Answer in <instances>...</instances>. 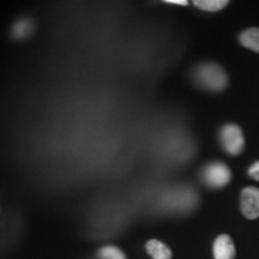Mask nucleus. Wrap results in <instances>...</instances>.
<instances>
[{
    "label": "nucleus",
    "mask_w": 259,
    "mask_h": 259,
    "mask_svg": "<svg viewBox=\"0 0 259 259\" xmlns=\"http://www.w3.org/2000/svg\"><path fill=\"white\" fill-rule=\"evenodd\" d=\"M194 85L208 93H223L229 85V76L221 65L212 61L198 64L191 73Z\"/></svg>",
    "instance_id": "f257e3e1"
},
{
    "label": "nucleus",
    "mask_w": 259,
    "mask_h": 259,
    "mask_svg": "<svg viewBox=\"0 0 259 259\" xmlns=\"http://www.w3.org/2000/svg\"><path fill=\"white\" fill-rule=\"evenodd\" d=\"M219 139L223 150L231 156H239L245 149V136L239 125L228 122L219 132Z\"/></svg>",
    "instance_id": "f03ea898"
},
{
    "label": "nucleus",
    "mask_w": 259,
    "mask_h": 259,
    "mask_svg": "<svg viewBox=\"0 0 259 259\" xmlns=\"http://www.w3.org/2000/svg\"><path fill=\"white\" fill-rule=\"evenodd\" d=\"M200 179L210 189H223L231 183L232 171L223 162L213 161L203 167Z\"/></svg>",
    "instance_id": "7ed1b4c3"
},
{
    "label": "nucleus",
    "mask_w": 259,
    "mask_h": 259,
    "mask_svg": "<svg viewBox=\"0 0 259 259\" xmlns=\"http://www.w3.org/2000/svg\"><path fill=\"white\" fill-rule=\"evenodd\" d=\"M240 211L247 220L259 218V189L247 186L240 193Z\"/></svg>",
    "instance_id": "20e7f679"
},
{
    "label": "nucleus",
    "mask_w": 259,
    "mask_h": 259,
    "mask_svg": "<svg viewBox=\"0 0 259 259\" xmlns=\"http://www.w3.org/2000/svg\"><path fill=\"white\" fill-rule=\"evenodd\" d=\"M212 252L215 259H234L236 255L234 242L228 234H221L215 239Z\"/></svg>",
    "instance_id": "39448f33"
},
{
    "label": "nucleus",
    "mask_w": 259,
    "mask_h": 259,
    "mask_svg": "<svg viewBox=\"0 0 259 259\" xmlns=\"http://www.w3.org/2000/svg\"><path fill=\"white\" fill-rule=\"evenodd\" d=\"M35 30H36L35 22L28 17H23L15 22L11 32L15 40H25V38L30 37Z\"/></svg>",
    "instance_id": "423d86ee"
},
{
    "label": "nucleus",
    "mask_w": 259,
    "mask_h": 259,
    "mask_svg": "<svg viewBox=\"0 0 259 259\" xmlns=\"http://www.w3.org/2000/svg\"><path fill=\"white\" fill-rule=\"evenodd\" d=\"M239 44L254 53L259 54V28L252 27L245 29L239 34Z\"/></svg>",
    "instance_id": "0eeeda50"
},
{
    "label": "nucleus",
    "mask_w": 259,
    "mask_h": 259,
    "mask_svg": "<svg viewBox=\"0 0 259 259\" xmlns=\"http://www.w3.org/2000/svg\"><path fill=\"white\" fill-rule=\"evenodd\" d=\"M147 252L153 259H171L173 253L166 244L156 239H151L147 242Z\"/></svg>",
    "instance_id": "6e6552de"
},
{
    "label": "nucleus",
    "mask_w": 259,
    "mask_h": 259,
    "mask_svg": "<svg viewBox=\"0 0 259 259\" xmlns=\"http://www.w3.org/2000/svg\"><path fill=\"white\" fill-rule=\"evenodd\" d=\"M229 4L228 0H194L193 5L197 9L206 12H218Z\"/></svg>",
    "instance_id": "1a4fd4ad"
},
{
    "label": "nucleus",
    "mask_w": 259,
    "mask_h": 259,
    "mask_svg": "<svg viewBox=\"0 0 259 259\" xmlns=\"http://www.w3.org/2000/svg\"><path fill=\"white\" fill-rule=\"evenodd\" d=\"M100 259H126V255L116 246L107 245L99 250Z\"/></svg>",
    "instance_id": "9d476101"
},
{
    "label": "nucleus",
    "mask_w": 259,
    "mask_h": 259,
    "mask_svg": "<svg viewBox=\"0 0 259 259\" xmlns=\"http://www.w3.org/2000/svg\"><path fill=\"white\" fill-rule=\"evenodd\" d=\"M247 174L248 177L252 178V179L259 181V161L254 162V163H252L251 166L248 167Z\"/></svg>",
    "instance_id": "9b49d317"
},
{
    "label": "nucleus",
    "mask_w": 259,
    "mask_h": 259,
    "mask_svg": "<svg viewBox=\"0 0 259 259\" xmlns=\"http://www.w3.org/2000/svg\"><path fill=\"white\" fill-rule=\"evenodd\" d=\"M164 3L170 5H180V6H187L189 5V2L187 0H166Z\"/></svg>",
    "instance_id": "f8f14e48"
}]
</instances>
